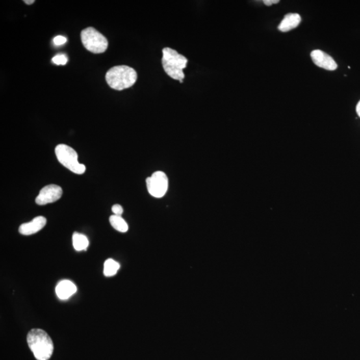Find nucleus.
<instances>
[{
    "label": "nucleus",
    "mask_w": 360,
    "mask_h": 360,
    "mask_svg": "<svg viewBox=\"0 0 360 360\" xmlns=\"http://www.w3.org/2000/svg\"><path fill=\"white\" fill-rule=\"evenodd\" d=\"M28 346L37 360H48L54 352L53 342L45 331L32 329L27 336Z\"/></svg>",
    "instance_id": "nucleus-1"
},
{
    "label": "nucleus",
    "mask_w": 360,
    "mask_h": 360,
    "mask_svg": "<svg viewBox=\"0 0 360 360\" xmlns=\"http://www.w3.org/2000/svg\"><path fill=\"white\" fill-rule=\"evenodd\" d=\"M138 80V74L134 68L127 66L113 67L106 73V80L110 88L123 90L134 86Z\"/></svg>",
    "instance_id": "nucleus-2"
},
{
    "label": "nucleus",
    "mask_w": 360,
    "mask_h": 360,
    "mask_svg": "<svg viewBox=\"0 0 360 360\" xmlns=\"http://www.w3.org/2000/svg\"><path fill=\"white\" fill-rule=\"evenodd\" d=\"M162 53V63L165 72L172 79L178 80L182 83L185 78L184 69L187 66V58L170 47H165Z\"/></svg>",
    "instance_id": "nucleus-3"
},
{
    "label": "nucleus",
    "mask_w": 360,
    "mask_h": 360,
    "mask_svg": "<svg viewBox=\"0 0 360 360\" xmlns=\"http://www.w3.org/2000/svg\"><path fill=\"white\" fill-rule=\"evenodd\" d=\"M55 152L60 163L71 172L76 174H82L86 172V166L78 162V153L72 147L60 144L56 147Z\"/></svg>",
    "instance_id": "nucleus-4"
},
{
    "label": "nucleus",
    "mask_w": 360,
    "mask_h": 360,
    "mask_svg": "<svg viewBox=\"0 0 360 360\" xmlns=\"http://www.w3.org/2000/svg\"><path fill=\"white\" fill-rule=\"evenodd\" d=\"M81 40L86 49L94 54L104 53L108 48L107 39L94 28L82 30Z\"/></svg>",
    "instance_id": "nucleus-5"
},
{
    "label": "nucleus",
    "mask_w": 360,
    "mask_h": 360,
    "mask_svg": "<svg viewBox=\"0 0 360 360\" xmlns=\"http://www.w3.org/2000/svg\"><path fill=\"white\" fill-rule=\"evenodd\" d=\"M147 190L151 196L160 198L165 196L168 189V178L163 172L153 173L146 179Z\"/></svg>",
    "instance_id": "nucleus-6"
},
{
    "label": "nucleus",
    "mask_w": 360,
    "mask_h": 360,
    "mask_svg": "<svg viewBox=\"0 0 360 360\" xmlns=\"http://www.w3.org/2000/svg\"><path fill=\"white\" fill-rule=\"evenodd\" d=\"M62 189L60 186L50 184L43 188L36 199L37 204L43 205L55 202L62 196Z\"/></svg>",
    "instance_id": "nucleus-7"
},
{
    "label": "nucleus",
    "mask_w": 360,
    "mask_h": 360,
    "mask_svg": "<svg viewBox=\"0 0 360 360\" xmlns=\"http://www.w3.org/2000/svg\"><path fill=\"white\" fill-rule=\"evenodd\" d=\"M311 58L316 66L324 68L326 70L333 71L338 68L335 60L325 52L316 49L312 52Z\"/></svg>",
    "instance_id": "nucleus-8"
},
{
    "label": "nucleus",
    "mask_w": 360,
    "mask_h": 360,
    "mask_svg": "<svg viewBox=\"0 0 360 360\" xmlns=\"http://www.w3.org/2000/svg\"><path fill=\"white\" fill-rule=\"evenodd\" d=\"M46 218L43 216H38L31 222L23 223L19 227V233L24 236L32 235L40 231L46 225Z\"/></svg>",
    "instance_id": "nucleus-9"
},
{
    "label": "nucleus",
    "mask_w": 360,
    "mask_h": 360,
    "mask_svg": "<svg viewBox=\"0 0 360 360\" xmlns=\"http://www.w3.org/2000/svg\"><path fill=\"white\" fill-rule=\"evenodd\" d=\"M77 292V287L72 281L62 280L56 288V294L60 300H67Z\"/></svg>",
    "instance_id": "nucleus-10"
},
{
    "label": "nucleus",
    "mask_w": 360,
    "mask_h": 360,
    "mask_svg": "<svg viewBox=\"0 0 360 360\" xmlns=\"http://www.w3.org/2000/svg\"><path fill=\"white\" fill-rule=\"evenodd\" d=\"M301 22V17L298 14H288L279 23L278 30L282 32L290 31L298 27Z\"/></svg>",
    "instance_id": "nucleus-11"
},
{
    "label": "nucleus",
    "mask_w": 360,
    "mask_h": 360,
    "mask_svg": "<svg viewBox=\"0 0 360 360\" xmlns=\"http://www.w3.org/2000/svg\"><path fill=\"white\" fill-rule=\"evenodd\" d=\"M72 240L73 248L75 250L79 251L86 250V249L88 248L89 240L88 238L83 234L75 232L73 235Z\"/></svg>",
    "instance_id": "nucleus-12"
},
{
    "label": "nucleus",
    "mask_w": 360,
    "mask_h": 360,
    "mask_svg": "<svg viewBox=\"0 0 360 360\" xmlns=\"http://www.w3.org/2000/svg\"><path fill=\"white\" fill-rule=\"evenodd\" d=\"M110 222L112 226L117 231L125 233L128 230V225L120 216L113 215L110 218Z\"/></svg>",
    "instance_id": "nucleus-13"
},
{
    "label": "nucleus",
    "mask_w": 360,
    "mask_h": 360,
    "mask_svg": "<svg viewBox=\"0 0 360 360\" xmlns=\"http://www.w3.org/2000/svg\"><path fill=\"white\" fill-rule=\"evenodd\" d=\"M120 268V264L113 259H108L104 263V274L107 277L116 275Z\"/></svg>",
    "instance_id": "nucleus-14"
},
{
    "label": "nucleus",
    "mask_w": 360,
    "mask_h": 360,
    "mask_svg": "<svg viewBox=\"0 0 360 360\" xmlns=\"http://www.w3.org/2000/svg\"><path fill=\"white\" fill-rule=\"evenodd\" d=\"M52 62L57 65H66L68 62V58L63 54H59L52 58Z\"/></svg>",
    "instance_id": "nucleus-15"
},
{
    "label": "nucleus",
    "mask_w": 360,
    "mask_h": 360,
    "mask_svg": "<svg viewBox=\"0 0 360 360\" xmlns=\"http://www.w3.org/2000/svg\"><path fill=\"white\" fill-rule=\"evenodd\" d=\"M112 211L116 216H121L123 214V208L120 205L116 204L112 206Z\"/></svg>",
    "instance_id": "nucleus-16"
},
{
    "label": "nucleus",
    "mask_w": 360,
    "mask_h": 360,
    "mask_svg": "<svg viewBox=\"0 0 360 360\" xmlns=\"http://www.w3.org/2000/svg\"><path fill=\"white\" fill-rule=\"evenodd\" d=\"M67 39L65 37L62 36H56L55 38L54 39V42L56 45H60L64 44L66 43Z\"/></svg>",
    "instance_id": "nucleus-17"
},
{
    "label": "nucleus",
    "mask_w": 360,
    "mask_h": 360,
    "mask_svg": "<svg viewBox=\"0 0 360 360\" xmlns=\"http://www.w3.org/2000/svg\"><path fill=\"white\" fill-rule=\"evenodd\" d=\"M279 0H264V3L266 6H270L272 4H276L279 3Z\"/></svg>",
    "instance_id": "nucleus-18"
},
{
    "label": "nucleus",
    "mask_w": 360,
    "mask_h": 360,
    "mask_svg": "<svg viewBox=\"0 0 360 360\" xmlns=\"http://www.w3.org/2000/svg\"><path fill=\"white\" fill-rule=\"evenodd\" d=\"M356 112H357V115H358V116L360 118V101H359L358 104H357Z\"/></svg>",
    "instance_id": "nucleus-19"
},
{
    "label": "nucleus",
    "mask_w": 360,
    "mask_h": 360,
    "mask_svg": "<svg viewBox=\"0 0 360 360\" xmlns=\"http://www.w3.org/2000/svg\"><path fill=\"white\" fill-rule=\"evenodd\" d=\"M34 0H25L24 1V3L28 4V5H31V4H34Z\"/></svg>",
    "instance_id": "nucleus-20"
}]
</instances>
